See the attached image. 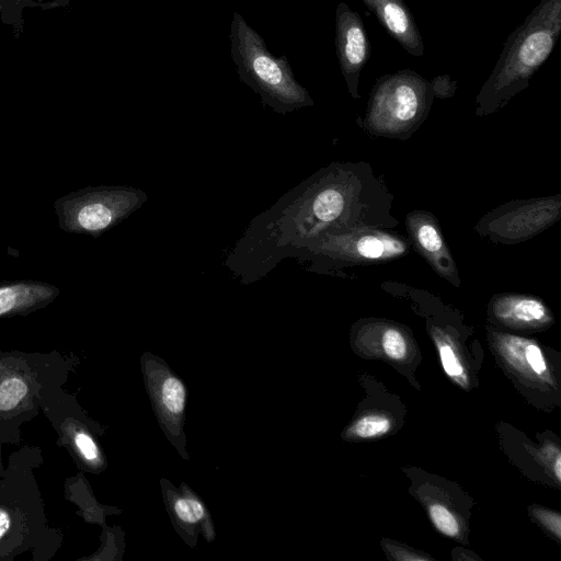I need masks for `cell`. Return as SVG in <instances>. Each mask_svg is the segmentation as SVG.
<instances>
[{"label": "cell", "mask_w": 561, "mask_h": 561, "mask_svg": "<svg viewBox=\"0 0 561 561\" xmlns=\"http://www.w3.org/2000/svg\"><path fill=\"white\" fill-rule=\"evenodd\" d=\"M380 332V344L385 354L391 359H402L408 352V341L404 332L388 322H376Z\"/></svg>", "instance_id": "cell-15"}, {"label": "cell", "mask_w": 561, "mask_h": 561, "mask_svg": "<svg viewBox=\"0 0 561 561\" xmlns=\"http://www.w3.org/2000/svg\"><path fill=\"white\" fill-rule=\"evenodd\" d=\"M146 201V193L131 186H87L58 197L53 208L62 231L98 238L129 217Z\"/></svg>", "instance_id": "cell-5"}, {"label": "cell", "mask_w": 561, "mask_h": 561, "mask_svg": "<svg viewBox=\"0 0 561 561\" xmlns=\"http://www.w3.org/2000/svg\"><path fill=\"white\" fill-rule=\"evenodd\" d=\"M434 95L440 99L451 98L457 89V82L449 76H438L431 81Z\"/></svg>", "instance_id": "cell-23"}, {"label": "cell", "mask_w": 561, "mask_h": 561, "mask_svg": "<svg viewBox=\"0 0 561 561\" xmlns=\"http://www.w3.org/2000/svg\"><path fill=\"white\" fill-rule=\"evenodd\" d=\"M430 517L435 527L444 535L455 537L459 533V525L453 513L440 504L428 507Z\"/></svg>", "instance_id": "cell-19"}, {"label": "cell", "mask_w": 561, "mask_h": 561, "mask_svg": "<svg viewBox=\"0 0 561 561\" xmlns=\"http://www.w3.org/2000/svg\"><path fill=\"white\" fill-rule=\"evenodd\" d=\"M75 443L81 455L88 461H94L99 457V450L93 439L83 432H78L75 436Z\"/></svg>", "instance_id": "cell-22"}, {"label": "cell", "mask_w": 561, "mask_h": 561, "mask_svg": "<svg viewBox=\"0 0 561 561\" xmlns=\"http://www.w3.org/2000/svg\"><path fill=\"white\" fill-rule=\"evenodd\" d=\"M489 314L497 323L513 329H540L553 322L550 309L541 299L515 293L494 295Z\"/></svg>", "instance_id": "cell-10"}, {"label": "cell", "mask_w": 561, "mask_h": 561, "mask_svg": "<svg viewBox=\"0 0 561 561\" xmlns=\"http://www.w3.org/2000/svg\"><path fill=\"white\" fill-rule=\"evenodd\" d=\"M496 343L502 355L510 358V362L533 375L539 377L547 373V363L537 343L524 337L495 334Z\"/></svg>", "instance_id": "cell-13"}, {"label": "cell", "mask_w": 561, "mask_h": 561, "mask_svg": "<svg viewBox=\"0 0 561 561\" xmlns=\"http://www.w3.org/2000/svg\"><path fill=\"white\" fill-rule=\"evenodd\" d=\"M561 33V0H540L507 37L491 75L476 98V115L501 110L552 53Z\"/></svg>", "instance_id": "cell-2"}, {"label": "cell", "mask_w": 561, "mask_h": 561, "mask_svg": "<svg viewBox=\"0 0 561 561\" xmlns=\"http://www.w3.org/2000/svg\"><path fill=\"white\" fill-rule=\"evenodd\" d=\"M391 427L390 420L380 414H367L357 420L352 426V433L359 438L378 437Z\"/></svg>", "instance_id": "cell-17"}, {"label": "cell", "mask_w": 561, "mask_h": 561, "mask_svg": "<svg viewBox=\"0 0 561 561\" xmlns=\"http://www.w3.org/2000/svg\"><path fill=\"white\" fill-rule=\"evenodd\" d=\"M335 47L348 93L358 99L359 77L370 56V43L360 15L345 2L335 10Z\"/></svg>", "instance_id": "cell-8"}, {"label": "cell", "mask_w": 561, "mask_h": 561, "mask_svg": "<svg viewBox=\"0 0 561 561\" xmlns=\"http://www.w3.org/2000/svg\"><path fill=\"white\" fill-rule=\"evenodd\" d=\"M27 393V386L19 377H11L0 383V411L14 409Z\"/></svg>", "instance_id": "cell-18"}, {"label": "cell", "mask_w": 561, "mask_h": 561, "mask_svg": "<svg viewBox=\"0 0 561 561\" xmlns=\"http://www.w3.org/2000/svg\"><path fill=\"white\" fill-rule=\"evenodd\" d=\"M10 527V515L0 508V538L8 531Z\"/></svg>", "instance_id": "cell-25"}, {"label": "cell", "mask_w": 561, "mask_h": 561, "mask_svg": "<svg viewBox=\"0 0 561 561\" xmlns=\"http://www.w3.org/2000/svg\"><path fill=\"white\" fill-rule=\"evenodd\" d=\"M386 31L412 56L421 57L424 44L413 14L403 0H362Z\"/></svg>", "instance_id": "cell-11"}, {"label": "cell", "mask_w": 561, "mask_h": 561, "mask_svg": "<svg viewBox=\"0 0 561 561\" xmlns=\"http://www.w3.org/2000/svg\"><path fill=\"white\" fill-rule=\"evenodd\" d=\"M69 4V0H0V21L10 26L14 37L24 32V11L26 9L49 10Z\"/></svg>", "instance_id": "cell-14"}, {"label": "cell", "mask_w": 561, "mask_h": 561, "mask_svg": "<svg viewBox=\"0 0 561 561\" xmlns=\"http://www.w3.org/2000/svg\"><path fill=\"white\" fill-rule=\"evenodd\" d=\"M538 518L558 537L560 536V516L558 514L541 511L538 513Z\"/></svg>", "instance_id": "cell-24"}, {"label": "cell", "mask_w": 561, "mask_h": 561, "mask_svg": "<svg viewBox=\"0 0 561 561\" xmlns=\"http://www.w3.org/2000/svg\"><path fill=\"white\" fill-rule=\"evenodd\" d=\"M231 58L242 82L278 114L312 106L308 91L296 80L285 55L273 56L263 38L238 12L230 25Z\"/></svg>", "instance_id": "cell-3"}, {"label": "cell", "mask_w": 561, "mask_h": 561, "mask_svg": "<svg viewBox=\"0 0 561 561\" xmlns=\"http://www.w3.org/2000/svg\"><path fill=\"white\" fill-rule=\"evenodd\" d=\"M408 236L383 228H362L327 234L304 252L307 257L327 262L324 267L341 268L386 263L409 254Z\"/></svg>", "instance_id": "cell-6"}, {"label": "cell", "mask_w": 561, "mask_h": 561, "mask_svg": "<svg viewBox=\"0 0 561 561\" xmlns=\"http://www.w3.org/2000/svg\"><path fill=\"white\" fill-rule=\"evenodd\" d=\"M60 290L57 286L33 279L0 283V317L27 313L53 302Z\"/></svg>", "instance_id": "cell-12"}, {"label": "cell", "mask_w": 561, "mask_h": 561, "mask_svg": "<svg viewBox=\"0 0 561 561\" xmlns=\"http://www.w3.org/2000/svg\"><path fill=\"white\" fill-rule=\"evenodd\" d=\"M561 217V195L513 201L485 214L476 232L494 243L527 241L554 225Z\"/></svg>", "instance_id": "cell-7"}, {"label": "cell", "mask_w": 561, "mask_h": 561, "mask_svg": "<svg viewBox=\"0 0 561 561\" xmlns=\"http://www.w3.org/2000/svg\"><path fill=\"white\" fill-rule=\"evenodd\" d=\"M431 81L411 69L378 78L362 127L373 136L408 139L427 118L434 100Z\"/></svg>", "instance_id": "cell-4"}, {"label": "cell", "mask_w": 561, "mask_h": 561, "mask_svg": "<svg viewBox=\"0 0 561 561\" xmlns=\"http://www.w3.org/2000/svg\"><path fill=\"white\" fill-rule=\"evenodd\" d=\"M393 201L369 163L333 162L291 192L274 224L276 247L305 251L327 234L392 229L399 225Z\"/></svg>", "instance_id": "cell-1"}, {"label": "cell", "mask_w": 561, "mask_h": 561, "mask_svg": "<svg viewBox=\"0 0 561 561\" xmlns=\"http://www.w3.org/2000/svg\"><path fill=\"white\" fill-rule=\"evenodd\" d=\"M405 227L412 248L438 276L459 287L461 282L456 262L435 216L426 210L410 211L405 217Z\"/></svg>", "instance_id": "cell-9"}, {"label": "cell", "mask_w": 561, "mask_h": 561, "mask_svg": "<svg viewBox=\"0 0 561 561\" xmlns=\"http://www.w3.org/2000/svg\"><path fill=\"white\" fill-rule=\"evenodd\" d=\"M437 346L445 373L451 378H461L463 369L451 345L443 339H437Z\"/></svg>", "instance_id": "cell-21"}, {"label": "cell", "mask_w": 561, "mask_h": 561, "mask_svg": "<svg viewBox=\"0 0 561 561\" xmlns=\"http://www.w3.org/2000/svg\"><path fill=\"white\" fill-rule=\"evenodd\" d=\"M178 517L187 524H194L204 518L205 510L201 502L194 499L181 497L174 504Z\"/></svg>", "instance_id": "cell-20"}, {"label": "cell", "mask_w": 561, "mask_h": 561, "mask_svg": "<svg viewBox=\"0 0 561 561\" xmlns=\"http://www.w3.org/2000/svg\"><path fill=\"white\" fill-rule=\"evenodd\" d=\"M161 394L163 405L169 412L173 414L183 412L186 391L180 379L169 376L162 383Z\"/></svg>", "instance_id": "cell-16"}]
</instances>
